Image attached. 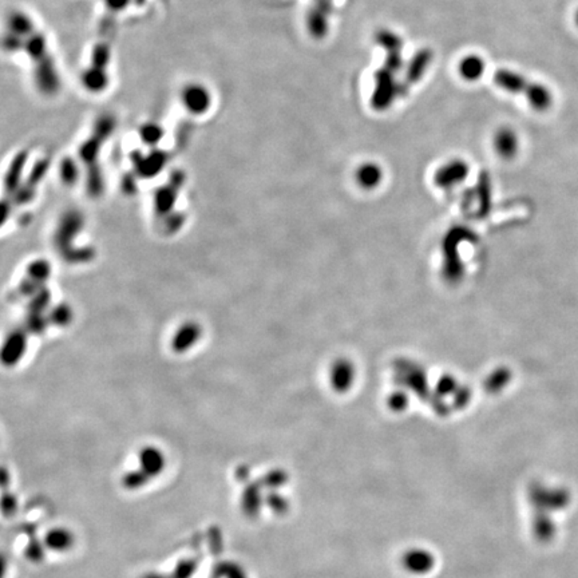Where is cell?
<instances>
[{
	"label": "cell",
	"mask_w": 578,
	"mask_h": 578,
	"mask_svg": "<svg viewBox=\"0 0 578 578\" xmlns=\"http://www.w3.org/2000/svg\"><path fill=\"white\" fill-rule=\"evenodd\" d=\"M331 4L315 3V6L308 11L307 15V27L309 34L316 39H323L328 34V17L331 14Z\"/></svg>",
	"instance_id": "8992f818"
},
{
	"label": "cell",
	"mask_w": 578,
	"mask_h": 578,
	"mask_svg": "<svg viewBox=\"0 0 578 578\" xmlns=\"http://www.w3.org/2000/svg\"><path fill=\"white\" fill-rule=\"evenodd\" d=\"M575 23H576V26L578 27V10L576 11V14H575Z\"/></svg>",
	"instance_id": "484cf974"
},
{
	"label": "cell",
	"mask_w": 578,
	"mask_h": 578,
	"mask_svg": "<svg viewBox=\"0 0 578 578\" xmlns=\"http://www.w3.org/2000/svg\"><path fill=\"white\" fill-rule=\"evenodd\" d=\"M139 459H141L139 470H142L150 480L157 477L159 473H162L165 463H166L164 454L155 447L143 448L141 451Z\"/></svg>",
	"instance_id": "9c48e42d"
},
{
	"label": "cell",
	"mask_w": 578,
	"mask_h": 578,
	"mask_svg": "<svg viewBox=\"0 0 578 578\" xmlns=\"http://www.w3.org/2000/svg\"><path fill=\"white\" fill-rule=\"evenodd\" d=\"M466 172V166L462 162H453L447 165L442 172H439V179L442 182H448L455 178H461Z\"/></svg>",
	"instance_id": "44dd1931"
},
{
	"label": "cell",
	"mask_w": 578,
	"mask_h": 578,
	"mask_svg": "<svg viewBox=\"0 0 578 578\" xmlns=\"http://www.w3.org/2000/svg\"><path fill=\"white\" fill-rule=\"evenodd\" d=\"M268 502L270 503V507L274 509L276 511H284L288 507L287 501L281 496H279V494H272Z\"/></svg>",
	"instance_id": "d4e9b609"
},
{
	"label": "cell",
	"mask_w": 578,
	"mask_h": 578,
	"mask_svg": "<svg viewBox=\"0 0 578 578\" xmlns=\"http://www.w3.org/2000/svg\"><path fill=\"white\" fill-rule=\"evenodd\" d=\"M132 0H103L105 6L113 12H122L128 8Z\"/></svg>",
	"instance_id": "cb8c5ba5"
},
{
	"label": "cell",
	"mask_w": 578,
	"mask_h": 578,
	"mask_svg": "<svg viewBox=\"0 0 578 578\" xmlns=\"http://www.w3.org/2000/svg\"><path fill=\"white\" fill-rule=\"evenodd\" d=\"M525 98L529 102L530 107L536 112H546L553 103V94L548 86L542 83H530L529 89L525 93Z\"/></svg>",
	"instance_id": "ba28073f"
},
{
	"label": "cell",
	"mask_w": 578,
	"mask_h": 578,
	"mask_svg": "<svg viewBox=\"0 0 578 578\" xmlns=\"http://www.w3.org/2000/svg\"><path fill=\"white\" fill-rule=\"evenodd\" d=\"M74 536L69 529L64 527H55L51 529L46 537H44V545L46 548L54 550V552H67L74 545Z\"/></svg>",
	"instance_id": "8fae6325"
},
{
	"label": "cell",
	"mask_w": 578,
	"mask_h": 578,
	"mask_svg": "<svg viewBox=\"0 0 578 578\" xmlns=\"http://www.w3.org/2000/svg\"><path fill=\"white\" fill-rule=\"evenodd\" d=\"M109 60H110V49L107 44L99 43L96 44L93 50V57H91V64L96 66V67H102V69H107L109 67Z\"/></svg>",
	"instance_id": "ac0fdd59"
},
{
	"label": "cell",
	"mask_w": 578,
	"mask_h": 578,
	"mask_svg": "<svg viewBox=\"0 0 578 578\" xmlns=\"http://www.w3.org/2000/svg\"><path fill=\"white\" fill-rule=\"evenodd\" d=\"M379 178H380V169L376 165L368 164L359 170V179L365 185H374L379 181Z\"/></svg>",
	"instance_id": "7402d4cb"
},
{
	"label": "cell",
	"mask_w": 578,
	"mask_h": 578,
	"mask_svg": "<svg viewBox=\"0 0 578 578\" xmlns=\"http://www.w3.org/2000/svg\"><path fill=\"white\" fill-rule=\"evenodd\" d=\"M82 85L87 91L94 94L105 91L109 87L107 69L90 64V67L82 73Z\"/></svg>",
	"instance_id": "30bf717a"
},
{
	"label": "cell",
	"mask_w": 578,
	"mask_h": 578,
	"mask_svg": "<svg viewBox=\"0 0 578 578\" xmlns=\"http://www.w3.org/2000/svg\"><path fill=\"white\" fill-rule=\"evenodd\" d=\"M459 76L468 82H475L483 77L486 63L480 55H467L459 62Z\"/></svg>",
	"instance_id": "5bb4252c"
},
{
	"label": "cell",
	"mask_w": 578,
	"mask_h": 578,
	"mask_svg": "<svg viewBox=\"0 0 578 578\" xmlns=\"http://www.w3.org/2000/svg\"><path fill=\"white\" fill-rule=\"evenodd\" d=\"M375 42L378 46H380L387 53H399L403 49V39L401 38L396 33L382 28L375 34Z\"/></svg>",
	"instance_id": "2e32d148"
},
{
	"label": "cell",
	"mask_w": 578,
	"mask_h": 578,
	"mask_svg": "<svg viewBox=\"0 0 578 578\" xmlns=\"http://www.w3.org/2000/svg\"><path fill=\"white\" fill-rule=\"evenodd\" d=\"M184 109L192 116H205L213 105L212 93L205 85L188 83L182 87L179 94Z\"/></svg>",
	"instance_id": "7a4b0ae2"
},
{
	"label": "cell",
	"mask_w": 578,
	"mask_h": 578,
	"mask_svg": "<svg viewBox=\"0 0 578 578\" xmlns=\"http://www.w3.org/2000/svg\"><path fill=\"white\" fill-rule=\"evenodd\" d=\"M34 82L40 90V93L43 94L51 96L58 91L60 87V77H59L55 62L50 55L38 63H35Z\"/></svg>",
	"instance_id": "3957f363"
},
{
	"label": "cell",
	"mask_w": 578,
	"mask_h": 578,
	"mask_svg": "<svg viewBox=\"0 0 578 578\" xmlns=\"http://www.w3.org/2000/svg\"><path fill=\"white\" fill-rule=\"evenodd\" d=\"M494 82L500 89L510 94H525L532 83L520 73L509 69L497 70L494 74Z\"/></svg>",
	"instance_id": "52a82bcc"
},
{
	"label": "cell",
	"mask_w": 578,
	"mask_h": 578,
	"mask_svg": "<svg viewBox=\"0 0 578 578\" xmlns=\"http://www.w3.org/2000/svg\"><path fill=\"white\" fill-rule=\"evenodd\" d=\"M434 58V54L430 49H422L419 50L408 63L407 71H405V80L399 83V96H403L408 93V89L419 82L423 78L424 73L430 67L431 62Z\"/></svg>",
	"instance_id": "277c9868"
},
{
	"label": "cell",
	"mask_w": 578,
	"mask_h": 578,
	"mask_svg": "<svg viewBox=\"0 0 578 578\" xmlns=\"http://www.w3.org/2000/svg\"><path fill=\"white\" fill-rule=\"evenodd\" d=\"M402 565L412 575H427L435 566V557L426 549H411L403 554Z\"/></svg>",
	"instance_id": "5b68a950"
},
{
	"label": "cell",
	"mask_w": 578,
	"mask_h": 578,
	"mask_svg": "<svg viewBox=\"0 0 578 578\" xmlns=\"http://www.w3.org/2000/svg\"><path fill=\"white\" fill-rule=\"evenodd\" d=\"M497 152L505 157L511 158L518 150V137L510 128H502L496 134Z\"/></svg>",
	"instance_id": "4fadbf2b"
},
{
	"label": "cell",
	"mask_w": 578,
	"mask_h": 578,
	"mask_svg": "<svg viewBox=\"0 0 578 578\" xmlns=\"http://www.w3.org/2000/svg\"><path fill=\"white\" fill-rule=\"evenodd\" d=\"M265 480H267V484H270V487H279L287 482V474L281 470H276L270 473L265 477Z\"/></svg>",
	"instance_id": "603a6c76"
},
{
	"label": "cell",
	"mask_w": 578,
	"mask_h": 578,
	"mask_svg": "<svg viewBox=\"0 0 578 578\" xmlns=\"http://www.w3.org/2000/svg\"><path fill=\"white\" fill-rule=\"evenodd\" d=\"M37 30L33 20L23 12H12L8 18V33L21 39L28 38Z\"/></svg>",
	"instance_id": "9a60e30c"
},
{
	"label": "cell",
	"mask_w": 578,
	"mask_h": 578,
	"mask_svg": "<svg viewBox=\"0 0 578 578\" xmlns=\"http://www.w3.org/2000/svg\"><path fill=\"white\" fill-rule=\"evenodd\" d=\"M150 478L142 471V470H134V471H130V473H128L126 475H125V478H123V484H125V487L126 489H130V490H134V489H138V487H142V486H145L148 481H149Z\"/></svg>",
	"instance_id": "ffe728a7"
},
{
	"label": "cell",
	"mask_w": 578,
	"mask_h": 578,
	"mask_svg": "<svg viewBox=\"0 0 578 578\" xmlns=\"http://www.w3.org/2000/svg\"><path fill=\"white\" fill-rule=\"evenodd\" d=\"M23 51H26L28 58L31 59L34 63H38L50 55L46 37L38 31L31 34L28 38L24 39Z\"/></svg>",
	"instance_id": "7c38bea8"
},
{
	"label": "cell",
	"mask_w": 578,
	"mask_h": 578,
	"mask_svg": "<svg viewBox=\"0 0 578 578\" xmlns=\"http://www.w3.org/2000/svg\"><path fill=\"white\" fill-rule=\"evenodd\" d=\"M375 87L371 96V106L376 112H385L391 107L396 96H399V83L396 82L395 73L387 67H380L375 76Z\"/></svg>",
	"instance_id": "6da1fadb"
},
{
	"label": "cell",
	"mask_w": 578,
	"mask_h": 578,
	"mask_svg": "<svg viewBox=\"0 0 578 578\" xmlns=\"http://www.w3.org/2000/svg\"><path fill=\"white\" fill-rule=\"evenodd\" d=\"M139 133H141V137L143 138V141H145V142H148V143H155V142L159 141V139L162 138V135H164V129H162V126H159L158 123H155V122H148V123H145V125L141 128Z\"/></svg>",
	"instance_id": "d6986e66"
},
{
	"label": "cell",
	"mask_w": 578,
	"mask_h": 578,
	"mask_svg": "<svg viewBox=\"0 0 578 578\" xmlns=\"http://www.w3.org/2000/svg\"><path fill=\"white\" fill-rule=\"evenodd\" d=\"M260 493L259 489L256 486H252L249 489L245 490L244 493V498H243V506L245 507V511L248 514H256V511H259L261 503H260Z\"/></svg>",
	"instance_id": "e0dca14e"
}]
</instances>
